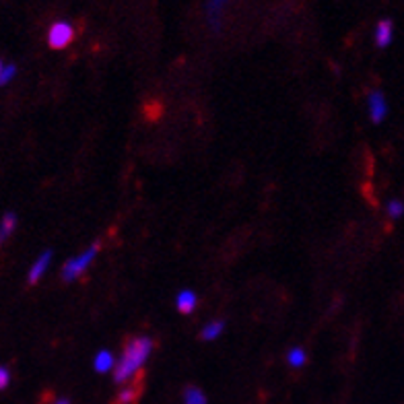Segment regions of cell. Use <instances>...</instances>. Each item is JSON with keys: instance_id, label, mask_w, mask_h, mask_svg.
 <instances>
[{"instance_id": "9c48e42d", "label": "cell", "mask_w": 404, "mask_h": 404, "mask_svg": "<svg viewBox=\"0 0 404 404\" xmlns=\"http://www.w3.org/2000/svg\"><path fill=\"white\" fill-rule=\"evenodd\" d=\"M223 2H209L207 4V19L214 31H219V23L223 21Z\"/></svg>"}, {"instance_id": "3957f363", "label": "cell", "mask_w": 404, "mask_h": 404, "mask_svg": "<svg viewBox=\"0 0 404 404\" xmlns=\"http://www.w3.org/2000/svg\"><path fill=\"white\" fill-rule=\"evenodd\" d=\"M73 38H75V29H73V25L66 23V21H58V23H54V25L50 27V33H48V41H50V46H52L54 50L66 48V46L73 41Z\"/></svg>"}, {"instance_id": "7c38bea8", "label": "cell", "mask_w": 404, "mask_h": 404, "mask_svg": "<svg viewBox=\"0 0 404 404\" xmlns=\"http://www.w3.org/2000/svg\"><path fill=\"white\" fill-rule=\"evenodd\" d=\"M223 328H225V324H223V322H211V324H207V326L202 328L200 336H202L204 341H214L217 336H221Z\"/></svg>"}, {"instance_id": "ac0fdd59", "label": "cell", "mask_w": 404, "mask_h": 404, "mask_svg": "<svg viewBox=\"0 0 404 404\" xmlns=\"http://www.w3.org/2000/svg\"><path fill=\"white\" fill-rule=\"evenodd\" d=\"M56 404H68V403H66V400H58Z\"/></svg>"}, {"instance_id": "8992f818", "label": "cell", "mask_w": 404, "mask_h": 404, "mask_svg": "<svg viewBox=\"0 0 404 404\" xmlns=\"http://www.w3.org/2000/svg\"><path fill=\"white\" fill-rule=\"evenodd\" d=\"M392 36H394L392 21H388V19L380 21V23H378V27H375V43H378L380 48H385V46H390Z\"/></svg>"}, {"instance_id": "6da1fadb", "label": "cell", "mask_w": 404, "mask_h": 404, "mask_svg": "<svg viewBox=\"0 0 404 404\" xmlns=\"http://www.w3.org/2000/svg\"><path fill=\"white\" fill-rule=\"evenodd\" d=\"M151 348H153L151 338H145V336H136V338H133V341L126 345L124 355H122L120 363L115 367V382H118V384H124V382H128L133 375H136L138 369L145 366V361L149 359Z\"/></svg>"}, {"instance_id": "5b68a950", "label": "cell", "mask_w": 404, "mask_h": 404, "mask_svg": "<svg viewBox=\"0 0 404 404\" xmlns=\"http://www.w3.org/2000/svg\"><path fill=\"white\" fill-rule=\"evenodd\" d=\"M50 260H52V252L50 250L39 254V258L33 262V266L29 269V272H27V283H29V285H36L39 279L43 276L46 269L50 266Z\"/></svg>"}, {"instance_id": "ba28073f", "label": "cell", "mask_w": 404, "mask_h": 404, "mask_svg": "<svg viewBox=\"0 0 404 404\" xmlns=\"http://www.w3.org/2000/svg\"><path fill=\"white\" fill-rule=\"evenodd\" d=\"M93 367L97 373H108L114 367V355L110 351H99L93 359Z\"/></svg>"}, {"instance_id": "2e32d148", "label": "cell", "mask_w": 404, "mask_h": 404, "mask_svg": "<svg viewBox=\"0 0 404 404\" xmlns=\"http://www.w3.org/2000/svg\"><path fill=\"white\" fill-rule=\"evenodd\" d=\"M388 214L392 217V219H398V217H403L404 214V204L400 200H392L390 204H388Z\"/></svg>"}, {"instance_id": "30bf717a", "label": "cell", "mask_w": 404, "mask_h": 404, "mask_svg": "<svg viewBox=\"0 0 404 404\" xmlns=\"http://www.w3.org/2000/svg\"><path fill=\"white\" fill-rule=\"evenodd\" d=\"M15 227H17V217H15V212H6V214L2 217V223H0V239L6 242V237H11V233L15 231Z\"/></svg>"}, {"instance_id": "8fae6325", "label": "cell", "mask_w": 404, "mask_h": 404, "mask_svg": "<svg viewBox=\"0 0 404 404\" xmlns=\"http://www.w3.org/2000/svg\"><path fill=\"white\" fill-rule=\"evenodd\" d=\"M287 361L291 367H301L306 361H308V355H306L304 348L295 346V348H291L287 353Z\"/></svg>"}, {"instance_id": "52a82bcc", "label": "cell", "mask_w": 404, "mask_h": 404, "mask_svg": "<svg viewBox=\"0 0 404 404\" xmlns=\"http://www.w3.org/2000/svg\"><path fill=\"white\" fill-rule=\"evenodd\" d=\"M175 308L177 311H182V314H190L194 311L196 308V295H194V291H180L177 293V297H175Z\"/></svg>"}, {"instance_id": "9a60e30c", "label": "cell", "mask_w": 404, "mask_h": 404, "mask_svg": "<svg viewBox=\"0 0 404 404\" xmlns=\"http://www.w3.org/2000/svg\"><path fill=\"white\" fill-rule=\"evenodd\" d=\"M15 73H17V66L15 64H0V85H6V83H11L13 77H15Z\"/></svg>"}, {"instance_id": "e0dca14e", "label": "cell", "mask_w": 404, "mask_h": 404, "mask_svg": "<svg viewBox=\"0 0 404 404\" xmlns=\"http://www.w3.org/2000/svg\"><path fill=\"white\" fill-rule=\"evenodd\" d=\"M11 382V373H9V369L6 367H0V388H6Z\"/></svg>"}, {"instance_id": "277c9868", "label": "cell", "mask_w": 404, "mask_h": 404, "mask_svg": "<svg viewBox=\"0 0 404 404\" xmlns=\"http://www.w3.org/2000/svg\"><path fill=\"white\" fill-rule=\"evenodd\" d=\"M367 105H369V115L373 122H382L388 114V103H385V97L380 91H373L367 97Z\"/></svg>"}, {"instance_id": "4fadbf2b", "label": "cell", "mask_w": 404, "mask_h": 404, "mask_svg": "<svg viewBox=\"0 0 404 404\" xmlns=\"http://www.w3.org/2000/svg\"><path fill=\"white\" fill-rule=\"evenodd\" d=\"M184 404H207V396L198 388H188L184 394Z\"/></svg>"}, {"instance_id": "5bb4252c", "label": "cell", "mask_w": 404, "mask_h": 404, "mask_svg": "<svg viewBox=\"0 0 404 404\" xmlns=\"http://www.w3.org/2000/svg\"><path fill=\"white\" fill-rule=\"evenodd\" d=\"M136 396H138V388H136V385H128V388H124V390L120 392V396H118V403H120V404H133L136 400Z\"/></svg>"}, {"instance_id": "7a4b0ae2", "label": "cell", "mask_w": 404, "mask_h": 404, "mask_svg": "<svg viewBox=\"0 0 404 404\" xmlns=\"http://www.w3.org/2000/svg\"><path fill=\"white\" fill-rule=\"evenodd\" d=\"M97 252H99V244H93L91 248H87V250L83 252L81 256H77V258H71L64 266H62V279L64 281H75V279H78L85 270H87V266L95 260Z\"/></svg>"}]
</instances>
